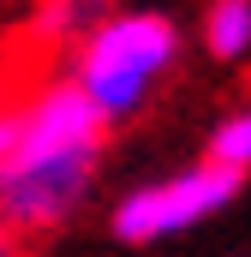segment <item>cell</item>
Masks as SVG:
<instances>
[{
    "instance_id": "1",
    "label": "cell",
    "mask_w": 251,
    "mask_h": 257,
    "mask_svg": "<svg viewBox=\"0 0 251 257\" xmlns=\"http://www.w3.org/2000/svg\"><path fill=\"white\" fill-rule=\"evenodd\" d=\"M108 120L72 78H54L18 102V132L0 156V233L42 239L84 209L102 174Z\"/></svg>"
},
{
    "instance_id": "2",
    "label": "cell",
    "mask_w": 251,
    "mask_h": 257,
    "mask_svg": "<svg viewBox=\"0 0 251 257\" xmlns=\"http://www.w3.org/2000/svg\"><path fill=\"white\" fill-rule=\"evenodd\" d=\"M180 60V24L156 6H126L108 12L72 42V84L84 90V102L108 120V132L138 120L156 96V84Z\"/></svg>"
},
{
    "instance_id": "3",
    "label": "cell",
    "mask_w": 251,
    "mask_h": 257,
    "mask_svg": "<svg viewBox=\"0 0 251 257\" xmlns=\"http://www.w3.org/2000/svg\"><path fill=\"white\" fill-rule=\"evenodd\" d=\"M245 186V174H233V168H221V162H191L180 174H162V180H144V186H132V192L114 203V215H108V227H114V239L120 245H162V239H174V233H191V227H203L209 215H221L233 197Z\"/></svg>"
},
{
    "instance_id": "4",
    "label": "cell",
    "mask_w": 251,
    "mask_h": 257,
    "mask_svg": "<svg viewBox=\"0 0 251 257\" xmlns=\"http://www.w3.org/2000/svg\"><path fill=\"white\" fill-rule=\"evenodd\" d=\"M203 48L221 66L251 60V0H209L203 6Z\"/></svg>"
},
{
    "instance_id": "5",
    "label": "cell",
    "mask_w": 251,
    "mask_h": 257,
    "mask_svg": "<svg viewBox=\"0 0 251 257\" xmlns=\"http://www.w3.org/2000/svg\"><path fill=\"white\" fill-rule=\"evenodd\" d=\"M102 6H108V0H42V6H36V36L66 48V42H78V36L102 18Z\"/></svg>"
},
{
    "instance_id": "6",
    "label": "cell",
    "mask_w": 251,
    "mask_h": 257,
    "mask_svg": "<svg viewBox=\"0 0 251 257\" xmlns=\"http://www.w3.org/2000/svg\"><path fill=\"white\" fill-rule=\"evenodd\" d=\"M209 162H221L233 174H251V108H233L209 132Z\"/></svg>"
},
{
    "instance_id": "7",
    "label": "cell",
    "mask_w": 251,
    "mask_h": 257,
    "mask_svg": "<svg viewBox=\"0 0 251 257\" xmlns=\"http://www.w3.org/2000/svg\"><path fill=\"white\" fill-rule=\"evenodd\" d=\"M12 132H18V102H6V96H0V156H6Z\"/></svg>"
}]
</instances>
